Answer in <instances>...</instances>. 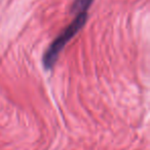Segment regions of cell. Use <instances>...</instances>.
<instances>
[{"instance_id": "1", "label": "cell", "mask_w": 150, "mask_h": 150, "mask_svg": "<svg viewBox=\"0 0 150 150\" xmlns=\"http://www.w3.org/2000/svg\"><path fill=\"white\" fill-rule=\"evenodd\" d=\"M86 21H88V13L76 15L74 20L52 42V44L48 46L43 58H42V63H43L46 70L52 69V67L54 66V64L58 61V58L60 56L61 52L64 50L66 44L74 36H76V34L83 28Z\"/></svg>"}, {"instance_id": "2", "label": "cell", "mask_w": 150, "mask_h": 150, "mask_svg": "<svg viewBox=\"0 0 150 150\" xmlns=\"http://www.w3.org/2000/svg\"><path fill=\"white\" fill-rule=\"evenodd\" d=\"M93 1L94 0H74L72 6H71V13H74L75 16L88 13Z\"/></svg>"}]
</instances>
